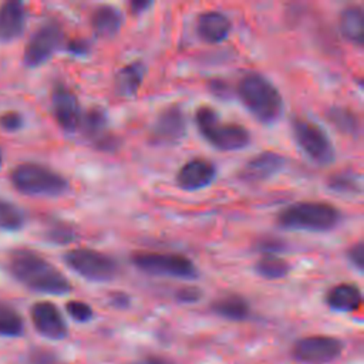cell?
Returning <instances> with one entry per match:
<instances>
[{"mask_svg":"<svg viewBox=\"0 0 364 364\" xmlns=\"http://www.w3.org/2000/svg\"><path fill=\"white\" fill-rule=\"evenodd\" d=\"M10 274L27 289L53 296L71 291L70 280L46 257L30 249H16L9 255Z\"/></svg>","mask_w":364,"mask_h":364,"instance_id":"cell-1","label":"cell"},{"mask_svg":"<svg viewBox=\"0 0 364 364\" xmlns=\"http://www.w3.org/2000/svg\"><path fill=\"white\" fill-rule=\"evenodd\" d=\"M237 95L246 109L263 124L277 121L283 112L280 91L267 77L257 71H249L239 80Z\"/></svg>","mask_w":364,"mask_h":364,"instance_id":"cell-2","label":"cell"},{"mask_svg":"<svg viewBox=\"0 0 364 364\" xmlns=\"http://www.w3.org/2000/svg\"><path fill=\"white\" fill-rule=\"evenodd\" d=\"M343 213L323 200H301L282 209L276 218L283 229L301 232H328L340 225Z\"/></svg>","mask_w":364,"mask_h":364,"instance_id":"cell-3","label":"cell"},{"mask_svg":"<svg viewBox=\"0 0 364 364\" xmlns=\"http://www.w3.org/2000/svg\"><path fill=\"white\" fill-rule=\"evenodd\" d=\"M199 134L219 151H239L250 144V132L240 124L225 122L219 112L209 105H202L195 112Z\"/></svg>","mask_w":364,"mask_h":364,"instance_id":"cell-4","label":"cell"},{"mask_svg":"<svg viewBox=\"0 0 364 364\" xmlns=\"http://www.w3.org/2000/svg\"><path fill=\"white\" fill-rule=\"evenodd\" d=\"M10 181L18 192L30 196H61L70 186L61 173L36 162H24L13 168Z\"/></svg>","mask_w":364,"mask_h":364,"instance_id":"cell-5","label":"cell"},{"mask_svg":"<svg viewBox=\"0 0 364 364\" xmlns=\"http://www.w3.org/2000/svg\"><path fill=\"white\" fill-rule=\"evenodd\" d=\"M131 263L154 276H165L181 280H193L199 276L195 263L179 253H162V252H136L131 256Z\"/></svg>","mask_w":364,"mask_h":364,"instance_id":"cell-6","label":"cell"},{"mask_svg":"<svg viewBox=\"0 0 364 364\" xmlns=\"http://www.w3.org/2000/svg\"><path fill=\"white\" fill-rule=\"evenodd\" d=\"M63 259L74 273L90 282H109L119 272L118 262L112 256L90 247L71 249Z\"/></svg>","mask_w":364,"mask_h":364,"instance_id":"cell-7","label":"cell"},{"mask_svg":"<svg viewBox=\"0 0 364 364\" xmlns=\"http://www.w3.org/2000/svg\"><path fill=\"white\" fill-rule=\"evenodd\" d=\"M291 132L301 152L318 165H330L336 158L334 145L327 132L314 121L294 118Z\"/></svg>","mask_w":364,"mask_h":364,"instance_id":"cell-8","label":"cell"},{"mask_svg":"<svg viewBox=\"0 0 364 364\" xmlns=\"http://www.w3.org/2000/svg\"><path fill=\"white\" fill-rule=\"evenodd\" d=\"M64 31L58 21L47 20L31 34L23 53L24 65L36 68L47 63L63 46Z\"/></svg>","mask_w":364,"mask_h":364,"instance_id":"cell-9","label":"cell"},{"mask_svg":"<svg viewBox=\"0 0 364 364\" xmlns=\"http://www.w3.org/2000/svg\"><path fill=\"white\" fill-rule=\"evenodd\" d=\"M343 343L331 336H307L291 347V357L301 364H330L343 353Z\"/></svg>","mask_w":364,"mask_h":364,"instance_id":"cell-10","label":"cell"},{"mask_svg":"<svg viewBox=\"0 0 364 364\" xmlns=\"http://www.w3.org/2000/svg\"><path fill=\"white\" fill-rule=\"evenodd\" d=\"M186 135V118L179 104L164 108L149 128V141L158 146L179 144Z\"/></svg>","mask_w":364,"mask_h":364,"instance_id":"cell-11","label":"cell"},{"mask_svg":"<svg viewBox=\"0 0 364 364\" xmlns=\"http://www.w3.org/2000/svg\"><path fill=\"white\" fill-rule=\"evenodd\" d=\"M51 112L58 127L65 132H74L80 127L81 108L75 92L64 82H55L51 90Z\"/></svg>","mask_w":364,"mask_h":364,"instance_id":"cell-12","label":"cell"},{"mask_svg":"<svg viewBox=\"0 0 364 364\" xmlns=\"http://www.w3.org/2000/svg\"><path fill=\"white\" fill-rule=\"evenodd\" d=\"M84 136L97 148L112 152L119 146V139L109 131L107 111L101 107H91L81 115L80 127Z\"/></svg>","mask_w":364,"mask_h":364,"instance_id":"cell-13","label":"cell"},{"mask_svg":"<svg viewBox=\"0 0 364 364\" xmlns=\"http://www.w3.org/2000/svg\"><path fill=\"white\" fill-rule=\"evenodd\" d=\"M31 323L38 334L50 340H63L68 334L67 321L60 309L51 301H37L30 309Z\"/></svg>","mask_w":364,"mask_h":364,"instance_id":"cell-14","label":"cell"},{"mask_svg":"<svg viewBox=\"0 0 364 364\" xmlns=\"http://www.w3.org/2000/svg\"><path fill=\"white\" fill-rule=\"evenodd\" d=\"M286 158L274 151H263L252 156L239 171V179L247 183H259L270 179L283 169Z\"/></svg>","mask_w":364,"mask_h":364,"instance_id":"cell-15","label":"cell"},{"mask_svg":"<svg viewBox=\"0 0 364 364\" xmlns=\"http://www.w3.org/2000/svg\"><path fill=\"white\" fill-rule=\"evenodd\" d=\"M216 178V166L203 158H193L185 162L176 172V185L188 192L208 188Z\"/></svg>","mask_w":364,"mask_h":364,"instance_id":"cell-16","label":"cell"},{"mask_svg":"<svg viewBox=\"0 0 364 364\" xmlns=\"http://www.w3.org/2000/svg\"><path fill=\"white\" fill-rule=\"evenodd\" d=\"M27 11L21 1L9 0L0 4V43H10L26 28Z\"/></svg>","mask_w":364,"mask_h":364,"instance_id":"cell-17","label":"cell"},{"mask_svg":"<svg viewBox=\"0 0 364 364\" xmlns=\"http://www.w3.org/2000/svg\"><path fill=\"white\" fill-rule=\"evenodd\" d=\"M230 31H232V21L222 11L209 10L198 16L196 33L203 41L209 44L222 43L229 37Z\"/></svg>","mask_w":364,"mask_h":364,"instance_id":"cell-18","label":"cell"},{"mask_svg":"<svg viewBox=\"0 0 364 364\" xmlns=\"http://www.w3.org/2000/svg\"><path fill=\"white\" fill-rule=\"evenodd\" d=\"M324 301L334 311L353 313L361 307L363 294L355 283H338L327 290Z\"/></svg>","mask_w":364,"mask_h":364,"instance_id":"cell-19","label":"cell"},{"mask_svg":"<svg viewBox=\"0 0 364 364\" xmlns=\"http://www.w3.org/2000/svg\"><path fill=\"white\" fill-rule=\"evenodd\" d=\"M122 21L124 17L121 10L112 4L97 6L90 17L94 33L102 38L114 37L121 30Z\"/></svg>","mask_w":364,"mask_h":364,"instance_id":"cell-20","label":"cell"},{"mask_svg":"<svg viewBox=\"0 0 364 364\" xmlns=\"http://www.w3.org/2000/svg\"><path fill=\"white\" fill-rule=\"evenodd\" d=\"M146 74V67L142 61L136 60L124 65L115 75L114 87L117 94L122 97H132L141 88Z\"/></svg>","mask_w":364,"mask_h":364,"instance_id":"cell-21","label":"cell"},{"mask_svg":"<svg viewBox=\"0 0 364 364\" xmlns=\"http://www.w3.org/2000/svg\"><path fill=\"white\" fill-rule=\"evenodd\" d=\"M210 310L226 320L242 321L250 314V306L247 300L240 294H225L210 303Z\"/></svg>","mask_w":364,"mask_h":364,"instance_id":"cell-22","label":"cell"},{"mask_svg":"<svg viewBox=\"0 0 364 364\" xmlns=\"http://www.w3.org/2000/svg\"><path fill=\"white\" fill-rule=\"evenodd\" d=\"M338 27L344 38L355 46L364 43V11L358 6H348L343 9L338 18Z\"/></svg>","mask_w":364,"mask_h":364,"instance_id":"cell-23","label":"cell"},{"mask_svg":"<svg viewBox=\"0 0 364 364\" xmlns=\"http://www.w3.org/2000/svg\"><path fill=\"white\" fill-rule=\"evenodd\" d=\"M327 119L338 129L341 134L348 136H358L361 132V122L358 115L346 107H331L326 112Z\"/></svg>","mask_w":364,"mask_h":364,"instance_id":"cell-24","label":"cell"},{"mask_svg":"<svg viewBox=\"0 0 364 364\" xmlns=\"http://www.w3.org/2000/svg\"><path fill=\"white\" fill-rule=\"evenodd\" d=\"M290 263L277 255H263L255 264V270L259 276L267 280H279L289 274Z\"/></svg>","mask_w":364,"mask_h":364,"instance_id":"cell-25","label":"cell"},{"mask_svg":"<svg viewBox=\"0 0 364 364\" xmlns=\"http://www.w3.org/2000/svg\"><path fill=\"white\" fill-rule=\"evenodd\" d=\"M24 331V320L21 314L9 303L0 301V336L20 337Z\"/></svg>","mask_w":364,"mask_h":364,"instance_id":"cell-26","label":"cell"},{"mask_svg":"<svg viewBox=\"0 0 364 364\" xmlns=\"http://www.w3.org/2000/svg\"><path fill=\"white\" fill-rule=\"evenodd\" d=\"M328 188L337 193L357 195L361 192V178L353 171H341L328 178Z\"/></svg>","mask_w":364,"mask_h":364,"instance_id":"cell-27","label":"cell"},{"mask_svg":"<svg viewBox=\"0 0 364 364\" xmlns=\"http://www.w3.org/2000/svg\"><path fill=\"white\" fill-rule=\"evenodd\" d=\"M26 216L23 210L14 203L0 199V229L3 230H18L23 228Z\"/></svg>","mask_w":364,"mask_h":364,"instance_id":"cell-28","label":"cell"},{"mask_svg":"<svg viewBox=\"0 0 364 364\" xmlns=\"http://www.w3.org/2000/svg\"><path fill=\"white\" fill-rule=\"evenodd\" d=\"M65 311L77 323H87L94 316L92 307L81 300H70L65 304Z\"/></svg>","mask_w":364,"mask_h":364,"instance_id":"cell-29","label":"cell"},{"mask_svg":"<svg viewBox=\"0 0 364 364\" xmlns=\"http://www.w3.org/2000/svg\"><path fill=\"white\" fill-rule=\"evenodd\" d=\"M74 230L63 223L51 225L47 230V239L57 245H65L74 240Z\"/></svg>","mask_w":364,"mask_h":364,"instance_id":"cell-30","label":"cell"},{"mask_svg":"<svg viewBox=\"0 0 364 364\" xmlns=\"http://www.w3.org/2000/svg\"><path fill=\"white\" fill-rule=\"evenodd\" d=\"M24 125V118L18 112H4L0 115V128L7 132L18 131Z\"/></svg>","mask_w":364,"mask_h":364,"instance_id":"cell-31","label":"cell"},{"mask_svg":"<svg viewBox=\"0 0 364 364\" xmlns=\"http://www.w3.org/2000/svg\"><path fill=\"white\" fill-rule=\"evenodd\" d=\"M286 247V245L276 237H266L259 240L257 243V250L262 252L263 255H277L280 252H283Z\"/></svg>","mask_w":364,"mask_h":364,"instance_id":"cell-32","label":"cell"},{"mask_svg":"<svg viewBox=\"0 0 364 364\" xmlns=\"http://www.w3.org/2000/svg\"><path fill=\"white\" fill-rule=\"evenodd\" d=\"M175 297L181 303H196L202 297V291L195 286H185L175 293Z\"/></svg>","mask_w":364,"mask_h":364,"instance_id":"cell-33","label":"cell"},{"mask_svg":"<svg viewBox=\"0 0 364 364\" xmlns=\"http://www.w3.org/2000/svg\"><path fill=\"white\" fill-rule=\"evenodd\" d=\"M347 259L348 262L358 270L363 272V264H364V249L363 243L357 242L347 250Z\"/></svg>","mask_w":364,"mask_h":364,"instance_id":"cell-34","label":"cell"},{"mask_svg":"<svg viewBox=\"0 0 364 364\" xmlns=\"http://www.w3.org/2000/svg\"><path fill=\"white\" fill-rule=\"evenodd\" d=\"M65 48L70 54L77 55V57H82V55H87L90 53V43L84 38H71L65 44Z\"/></svg>","mask_w":364,"mask_h":364,"instance_id":"cell-35","label":"cell"},{"mask_svg":"<svg viewBox=\"0 0 364 364\" xmlns=\"http://www.w3.org/2000/svg\"><path fill=\"white\" fill-rule=\"evenodd\" d=\"M57 357L46 350H36L30 354L31 364H55Z\"/></svg>","mask_w":364,"mask_h":364,"instance_id":"cell-36","label":"cell"},{"mask_svg":"<svg viewBox=\"0 0 364 364\" xmlns=\"http://www.w3.org/2000/svg\"><path fill=\"white\" fill-rule=\"evenodd\" d=\"M109 301H111L112 306L119 307V309H124V307H128V304H129V297H128L125 293H114V294H111Z\"/></svg>","mask_w":364,"mask_h":364,"instance_id":"cell-37","label":"cell"},{"mask_svg":"<svg viewBox=\"0 0 364 364\" xmlns=\"http://www.w3.org/2000/svg\"><path fill=\"white\" fill-rule=\"evenodd\" d=\"M152 6L151 1H142V0H135V1H131L129 3V9L134 14H141V13H145L149 7Z\"/></svg>","mask_w":364,"mask_h":364,"instance_id":"cell-38","label":"cell"},{"mask_svg":"<svg viewBox=\"0 0 364 364\" xmlns=\"http://www.w3.org/2000/svg\"><path fill=\"white\" fill-rule=\"evenodd\" d=\"M138 364H172V363L159 355H148V357H144Z\"/></svg>","mask_w":364,"mask_h":364,"instance_id":"cell-39","label":"cell"},{"mask_svg":"<svg viewBox=\"0 0 364 364\" xmlns=\"http://www.w3.org/2000/svg\"><path fill=\"white\" fill-rule=\"evenodd\" d=\"M1 164H3V154H1V151H0V166H1Z\"/></svg>","mask_w":364,"mask_h":364,"instance_id":"cell-40","label":"cell"}]
</instances>
